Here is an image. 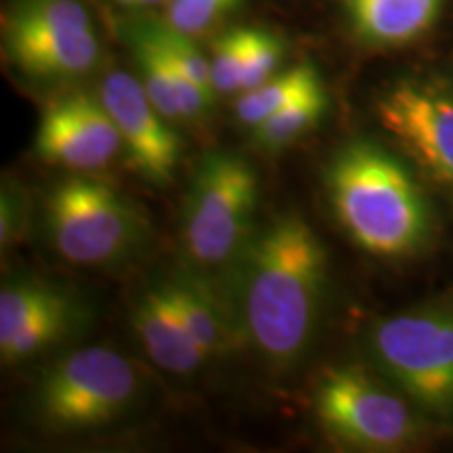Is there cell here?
<instances>
[{
  "label": "cell",
  "instance_id": "6da1fadb",
  "mask_svg": "<svg viewBox=\"0 0 453 453\" xmlns=\"http://www.w3.org/2000/svg\"><path fill=\"white\" fill-rule=\"evenodd\" d=\"M324 242L296 212L271 219L229 267L226 290L242 342L273 370H292L313 344L327 288Z\"/></svg>",
  "mask_w": 453,
  "mask_h": 453
},
{
  "label": "cell",
  "instance_id": "7a4b0ae2",
  "mask_svg": "<svg viewBox=\"0 0 453 453\" xmlns=\"http://www.w3.org/2000/svg\"><path fill=\"white\" fill-rule=\"evenodd\" d=\"M326 191L344 234L372 257H416L434 234V212L420 180L372 141L340 147L327 164Z\"/></svg>",
  "mask_w": 453,
  "mask_h": 453
},
{
  "label": "cell",
  "instance_id": "3957f363",
  "mask_svg": "<svg viewBox=\"0 0 453 453\" xmlns=\"http://www.w3.org/2000/svg\"><path fill=\"white\" fill-rule=\"evenodd\" d=\"M258 177L242 156L214 151L197 164L187 189L180 243L194 269H229L257 231Z\"/></svg>",
  "mask_w": 453,
  "mask_h": 453
},
{
  "label": "cell",
  "instance_id": "277c9868",
  "mask_svg": "<svg viewBox=\"0 0 453 453\" xmlns=\"http://www.w3.org/2000/svg\"><path fill=\"white\" fill-rule=\"evenodd\" d=\"M139 387L128 357L105 347L78 349L44 370L34 388V411L57 433H84L124 416Z\"/></svg>",
  "mask_w": 453,
  "mask_h": 453
},
{
  "label": "cell",
  "instance_id": "5b68a950",
  "mask_svg": "<svg viewBox=\"0 0 453 453\" xmlns=\"http://www.w3.org/2000/svg\"><path fill=\"white\" fill-rule=\"evenodd\" d=\"M373 364L430 416H453V309L428 307L376 321L367 338Z\"/></svg>",
  "mask_w": 453,
  "mask_h": 453
},
{
  "label": "cell",
  "instance_id": "8992f818",
  "mask_svg": "<svg viewBox=\"0 0 453 453\" xmlns=\"http://www.w3.org/2000/svg\"><path fill=\"white\" fill-rule=\"evenodd\" d=\"M47 234L67 263L82 267L110 265L143 242V214L120 189L105 180H61L47 197Z\"/></svg>",
  "mask_w": 453,
  "mask_h": 453
},
{
  "label": "cell",
  "instance_id": "52a82bcc",
  "mask_svg": "<svg viewBox=\"0 0 453 453\" xmlns=\"http://www.w3.org/2000/svg\"><path fill=\"white\" fill-rule=\"evenodd\" d=\"M321 426L340 443L357 449L395 451L420 437L411 407L355 365L334 367L321 376L315 395Z\"/></svg>",
  "mask_w": 453,
  "mask_h": 453
},
{
  "label": "cell",
  "instance_id": "ba28073f",
  "mask_svg": "<svg viewBox=\"0 0 453 453\" xmlns=\"http://www.w3.org/2000/svg\"><path fill=\"white\" fill-rule=\"evenodd\" d=\"M380 127L453 194V95L428 82L401 81L376 104Z\"/></svg>",
  "mask_w": 453,
  "mask_h": 453
},
{
  "label": "cell",
  "instance_id": "9c48e42d",
  "mask_svg": "<svg viewBox=\"0 0 453 453\" xmlns=\"http://www.w3.org/2000/svg\"><path fill=\"white\" fill-rule=\"evenodd\" d=\"M99 97L122 137L130 168L147 183L164 187L180 160V139L133 73L113 70L101 82Z\"/></svg>",
  "mask_w": 453,
  "mask_h": 453
},
{
  "label": "cell",
  "instance_id": "30bf717a",
  "mask_svg": "<svg viewBox=\"0 0 453 453\" xmlns=\"http://www.w3.org/2000/svg\"><path fill=\"white\" fill-rule=\"evenodd\" d=\"M34 151L47 164L88 173L120 154L122 137L99 95L78 93L47 105L38 122Z\"/></svg>",
  "mask_w": 453,
  "mask_h": 453
},
{
  "label": "cell",
  "instance_id": "8fae6325",
  "mask_svg": "<svg viewBox=\"0 0 453 453\" xmlns=\"http://www.w3.org/2000/svg\"><path fill=\"white\" fill-rule=\"evenodd\" d=\"M3 50L24 76L42 82L73 81L101 59L95 27L88 30H21L3 27Z\"/></svg>",
  "mask_w": 453,
  "mask_h": 453
},
{
  "label": "cell",
  "instance_id": "7c38bea8",
  "mask_svg": "<svg viewBox=\"0 0 453 453\" xmlns=\"http://www.w3.org/2000/svg\"><path fill=\"white\" fill-rule=\"evenodd\" d=\"M130 321L145 353L164 372L187 376L211 359L185 326L166 280L141 292L130 311Z\"/></svg>",
  "mask_w": 453,
  "mask_h": 453
},
{
  "label": "cell",
  "instance_id": "4fadbf2b",
  "mask_svg": "<svg viewBox=\"0 0 453 453\" xmlns=\"http://www.w3.org/2000/svg\"><path fill=\"white\" fill-rule=\"evenodd\" d=\"M124 38H127L134 61H137L141 82H143L147 95L168 120H197L212 110L217 97H212L200 84L191 81L151 41L141 21L124 24Z\"/></svg>",
  "mask_w": 453,
  "mask_h": 453
},
{
  "label": "cell",
  "instance_id": "5bb4252c",
  "mask_svg": "<svg viewBox=\"0 0 453 453\" xmlns=\"http://www.w3.org/2000/svg\"><path fill=\"white\" fill-rule=\"evenodd\" d=\"M445 0H344L355 36L376 49L416 42L437 24Z\"/></svg>",
  "mask_w": 453,
  "mask_h": 453
},
{
  "label": "cell",
  "instance_id": "9a60e30c",
  "mask_svg": "<svg viewBox=\"0 0 453 453\" xmlns=\"http://www.w3.org/2000/svg\"><path fill=\"white\" fill-rule=\"evenodd\" d=\"M166 283L185 326L208 357L225 353L242 342L226 296L212 288L211 281L191 271L170 277Z\"/></svg>",
  "mask_w": 453,
  "mask_h": 453
},
{
  "label": "cell",
  "instance_id": "2e32d148",
  "mask_svg": "<svg viewBox=\"0 0 453 453\" xmlns=\"http://www.w3.org/2000/svg\"><path fill=\"white\" fill-rule=\"evenodd\" d=\"M321 76L315 65L300 64L286 72H277L273 78L263 82L260 87L246 90L235 101V116L243 127H258L260 122L267 120L283 105H288L307 90L319 87Z\"/></svg>",
  "mask_w": 453,
  "mask_h": 453
},
{
  "label": "cell",
  "instance_id": "e0dca14e",
  "mask_svg": "<svg viewBox=\"0 0 453 453\" xmlns=\"http://www.w3.org/2000/svg\"><path fill=\"white\" fill-rule=\"evenodd\" d=\"M327 105L330 101H327L326 87L319 84L254 127L252 141L265 151H280L313 130L326 116Z\"/></svg>",
  "mask_w": 453,
  "mask_h": 453
},
{
  "label": "cell",
  "instance_id": "ac0fdd59",
  "mask_svg": "<svg viewBox=\"0 0 453 453\" xmlns=\"http://www.w3.org/2000/svg\"><path fill=\"white\" fill-rule=\"evenodd\" d=\"M81 321V309L65 298L57 307L44 311L36 319L21 327L13 338L0 344V357H3L4 365H15L19 361L32 359V357L41 355L61 340L70 336L73 327Z\"/></svg>",
  "mask_w": 453,
  "mask_h": 453
},
{
  "label": "cell",
  "instance_id": "d6986e66",
  "mask_svg": "<svg viewBox=\"0 0 453 453\" xmlns=\"http://www.w3.org/2000/svg\"><path fill=\"white\" fill-rule=\"evenodd\" d=\"M65 298V294L57 288L34 280H11L4 283L0 290V344Z\"/></svg>",
  "mask_w": 453,
  "mask_h": 453
},
{
  "label": "cell",
  "instance_id": "ffe728a7",
  "mask_svg": "<svg viewBox=\"0 0 453 453\" xmlns=\"http://www.w3.org/2000/svg\"><path fill=\"white\" fill-rule=\"evenodd\" d=\"M254 30L257 27H237L214 41L211 70L217 95H235L242 90V78L252 49Z\"/></svg>",
  "mask_w": 453,
  "mask_h": 453
},
{
  "label": "cell",
  "instance_id": "44dd1931",
  "mask_svg": "<svg viewBox=\"0 0 453 453\" xmlns=\"http://www.w3.org/2000/svg\"><path fill=\"white\" fill-rule=\"evenodd\" d=\"M143 30L150 34V38L166 53L170 59L183 70L187 76L191 78L196 84L211 93L212 97H217V90H214L212 82V70H211V59L202 53L200 49L194 44V38L180 34L173 27H168L164 21H147L141 19Z\"/></svg>",
  "mask_w": 453,
  "mask_h": 453
},
{
  "label": "cell",
  "instance_id": "7402d4cb",
  "mask_svg": "<svg viewBox=\"0 0 453 453\" xmlns=\"http://www.w3.org/2000/svg\"><path fill=\"white\" fill-rule=\"evenodd\" d=\"M243 0H166L164 24L196 38L242 7Z\"/></svg>",
  "mask_w": 453,
  "mask_h": 453
},
{
  "label": "cell",
  "instance_id": "603a6c76",
  "mask_svg": "<svg viewBox=\"0 0 453 453\" xmlns=\"http://www.w3.org/2000/svg\"><path fill=\"white\" fill-rule=\"evenodd\" d=\"M283 55H286V49H283L281 38H277L273 32L254 30V41L250 55H248L246 70H243L240 95L273 78L280 72Z\"/></svg>",
  "mask_w": 453,
  "mask_h": 453
},
{
  "label": "cell",
  "instance_id": "cb8c5ba5",
  "mask_svg": "<svg viewBox=\"0 0 453 453\" xmlns=\"http://www.w3.org/2000/svg\"><path fill=\"white\" fill-rule=\"evenodd\" d=\"M19 194L21 191H17L13 185L4 183L3 196H0V243L3 248L13 246L24 231L26 202L21 200Z\"/></svg>",
  "mask_w": 453,
  "mask_h": 453
},
{
  "label": "cell",
  "instance_id": "d4e9b609",
  "mask_svg": "<svg viewBox=\"0 0 453 453\" xmlns=\"http://www.w3.org/2000/svg\"><path fill=\"white\" fill-rule=\"evenodd\" d=\"M110 3L118 4V7H124V9H141L139 0H110Z\"/></svg>",
  "mask_w": 453,
  "mask_h": 453
},
{
  "label": "cell",
  "instance_id": "484cf974",
  "mask_svg": "<svg viewBox=\"0 0 453 453\" xmlns=\"http://www.w3.org/2000/svg\"><path fill=\"white\" fill-rule=\"evenodd\" d=\"M141 7H154V4H166V0H139Z\"/></svg>",
  "mask_w": 453,
  "mask_h": 453
}]
</instances>
